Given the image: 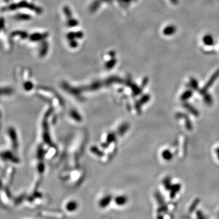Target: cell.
I'll list each match as a JSON object with an SVG mask.
<instances>
[{
    "instance_id": "1",
    "label": "cell",
    "mask_w": 219,
    "mask_h": 219,
    "mask_svg": "<svg viewBox=\"0 0 219 219\" xmlns=\"http://www.w3.org/2000/svg\"><path fill=\"white\" fill-rule=\"evenodd\" d=\"M219 76V70H217L212 76V77L210 78V79L209 80V81L207 82V84L205 85V86H204V87L203 88H201L199 92L201 94L204 95L205 93H207V91L208 90V89L212 85L213 83L215 81V80L217 79V78Z\"/></svg>"
},
{
    "instance_id": "2",
    "label": "cell",
    "mask_w": 219,
    "mask_h": 219,
    "mask_svg": "<svg viewBox=\"0 0 219 219\" xmlns=\"http://www.w3.org/2000/svg\"><path fill=\"white\" fill-rule=\"evenodd\" d=\"M176 116L177 118L180 119H184L185 120V126L187 130H192V124L191 123V121L187 115L183 113H178L176 115Z\"/></svg>"
},
{
    "instance_id": "3",
    "label": "cell",
    "mask_w": 219,
    "mask_h": 219,
    "mask_svg": "<svg viewBox=\"0 0 219 219\" xmlns=\"http://www.w3.org/2000/svg\"><path fill=\"white\" fill-rule=\"evenodd\" d=\"M183 107L184 108H186L190 113H191L193 116H198L199 115L198 111L193 106H192L191 104H189L187 102H184L183 104Z\"/></svg>"
},
{
    "instance_id": "4",
    "label": "cell",
    "mask_w": 219,
    "mask_h": 219,
    "mask_svg": "<svg viewBox=\"0 0 219 219\" xmlns=\"http://www.w3.org/2000/svg\"><path fill=\"white\" fill-rule=\"evenodd\" d=\"M192 95H193V93L191 90H187L181 94L180 99L183 101H186L189 99H190L192 96Z\"/></svg>"
},
{
    "instance_id": "5",
    "label": "cell",
    "mask_w": 219,
    "mask_h": 219,
    "mask_svg": "<svg viewBox=\"0 0 219 219\" xmlns=\"http://www.w3.org/2000/svg\"><path fill=\"white\" fill-rule=\"evenodd\" d=\"M203 101H204V102L207 105H210L213 103V99H212V96L207 93H206L204 94Z\"/></svg>"
},
{
    "instance_id": "6",
    "label": "cell",
    "mask_w": 219,
    "mask_h": 219,
    "mask_svg": "<svg viewBox=\"0 0 219 219\" xmlns=\"http://www.w3.org/2000/svg\"><path fill=\"white\" fill-rule=\"evenodd\" d=\"M189 87L192 88L193 90H198V82L196 79H190V82H189Z\"/></svg>"
},
{
    "instance_id": "7",
    "label": "cell",
    "mask_w": 219,
    "mask_h": 219,
    "mask_svg": "<svg viewBox=\"0 0 219 219\" xmlns=\"http://www.w3.org/2000/svg\"><path fill=\"white\" fill-rule=\"evenodd\" d=\"M67 210L69 212H74L76 210L77 205L74 203H69L67 205Z\"/></svg>"
},
{
    "instance_id": "8",
    "label": "cell",
    "mask_w": 219,
    "mask_h": 219,
    "mask_svg": "<svg viewBox=\"0 0 219 219\" xmlns=\"http://www.w3.org/2000/svg\"><path fill=\"white\" fill-rule=\"evenodd\" d=\"M163 158L166 159V160H170L172 158V153L168 150H164V152L163 153Z\"/></svg>"
},
{
    "instance_id": "9",
    "label": "cell",
    "mask_w": 219,
    "mask_h": 219,
    "mask_svg": "<svg viewBox=\"0 0 219 219\" xmlns=\"http://www.w3.org/2000/svg\"><path fill=\"white\" fill-rule=\"evenodd\" d=\"M181 189V185L180 184H175L172 186V195H175V194L179 191V190Z\"/></svg>"
},
{
    "instance_id": "10",
    "label": "cell",
    "mask_w": 219,
    "mask_h": 219,
    "mask_svg": "<svg viewBox=\"0 0 219 219\" xmlns=\"http://www.w3.org/2000/svg\"><path fill=\"white\" fill-rule=\"evenodd\" d=\"M216 153H217V158H218V159H219V147L217 149V150H216Z\"/></svg>"
}]
</instances>
